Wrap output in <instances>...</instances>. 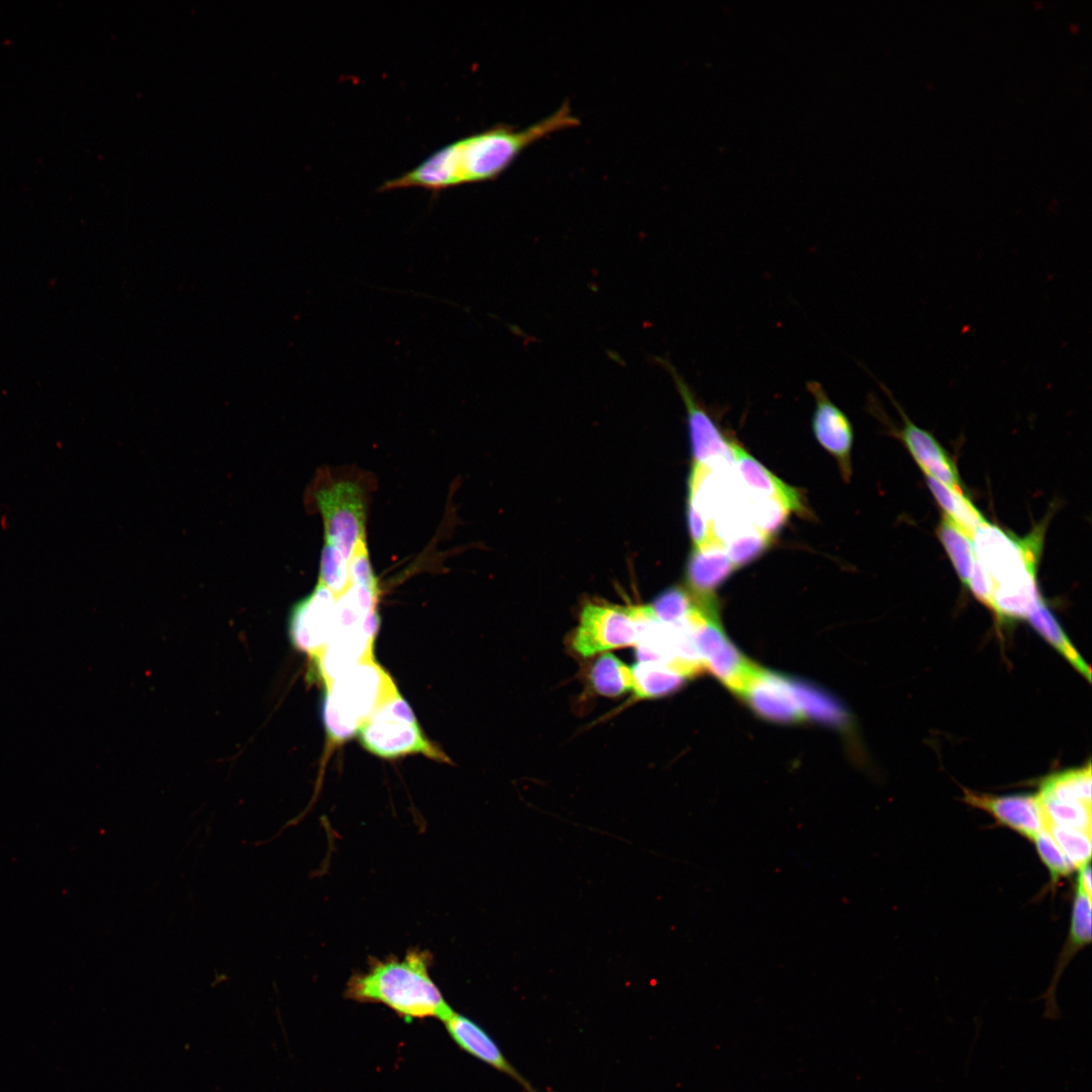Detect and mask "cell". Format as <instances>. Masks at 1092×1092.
<instances>
[{
    "mask_svg": "<svg viewBox=\"0 0 1092 1092\" xmlns=\"http://www.w3.org/2000/svg\"><path fill=\"white\" fill-rule=\"evenodd\" d=\"M589 680L593 689L604 697H619L633 688L631 667L612 653H604L594 662Z\"/></svg>",
    "mask_w": 1092,
    "mask_h": 1092,
    "instance_id": "d4e9b609",
    "label": "cell"
},
{
    "mask_svg": "<svg viewBox=\"0 0 1092 1092\" xmlns=\"http://www.w3.org/2000/svg\"><path fill=\"white\" fill-rule=\"evenodd\" d=\"M1091 763L1044 778L1037 793L1040 797L1091 805Z\"/></svg>",
    "mask_w": 1092,
    "mask_h": 1092,
    "instance_id": "44dd1931",
    "label": "cell"
},
{
    "mask_svg": "<svg viewBox=\"0 0 1092 1092\" xmlns=\"http://www.w3.org/2000/svg\"><path fill=\"white\" fill-rule=\"evenodd\" d=\"M358 733L365 749L384 758L421 753L447 761L446 755L422 733L412 709L399 694L380 706Z\"/></svg>",
    "mask_w": 1092,
    "mask_h": 1092,
    "instance_id": "5b68a950",
    "label": "cell"
},
{
    "mask_svg": "<svg viewBox=\"0 0 1092 1092\" xmlns=\"http://www.w3.org/2000/svg\"><path fill=\"white\" fill-rule=\"evenodd\" d=\"M430 951L410 949L403 958H370L364 972L348 980L344 995L358 1003L382 1004L405 1021L440 1019L451 1008L434 983Z\"/></svg>",
    "mask_w": 1092,
    "mask_h": 1092,
    "instance_id": "3957f363",
    "label": "cell"
},
{
    "mask_svg": "<svg viewBox=\"0 0 1092 1092\" xmlns=\"http://www.w3.org/2000/svg\"><path fill=\"white\" fill-rule=\"evenodd\" d=\"M378 626L379 616L375 611L363 624L333 633L323 650L314 656L326 687L357 664L373 659V641Z\"/></svg>",
    "mask_w": 1092,
    "mask_h": 1092,
    "instance_id": "30bf717a",
    "label": "cell"
},
{
    "mask_svg": "<svg viewBox=\"0 0 1092 1092\" xmlns=\"http://www.w3.org/2000/svg\"><path fill=\"white\" fill-rule=\"evenodd\" d=\"M1029 624L1086 679H1091V669L1069 640L1060 623L1043 603L1036 604L1026 618Z\"/></svg>",
    "mask_w": 1092,
    "mask_h": 1092,
    "instance_id": "ffe728a7",
    "label": "cell"
},
{
    "mask_svg": "<svg viewBox=\"0 0 1092 1092\" xmlns=\"http://www.w3.org/2000/svg\"><path fill=\"white\" fill-rule=\"evenodd\" d=\"M694 638L705 669L739 696L758 666L748 660L727 638L721 627L718 611L705 614L696 623Z\"/></svg>",
    "mask_w": 1092,
    "mask_h": 1092,
    "instance_id": "ba28073f",
    "label": "cell"
},
{
    "mask_svg": "<svg viewBox=\"0 0 1092 1092\" xmlns=\"http://www.w3.org/2000/svg\"><path fill=\"white\" fill-rule=\"evenodd\" d=\"M879 385L900 413L903 426L898 435L925 475L952 488H962L957 467L938 441L908 418L888 387L881 382Z\"/></svg>",
    "mask_w": 1092,
    "mask_h": 1092,
    "instance_id": "2e32d148",
    "label": "cell"
},
{
    "mask_svg": "<svg viewBox=\"0 0 1092 1092\" xmlns=\"http://www.w3.org/2000/svg\"><path fill=\"white\" fill-rule=\"evenodd\" d=\"M1045 829L1056 840L1073 869L1078 870L1090 863L1091 832L1054 824H1046Z\"/></svg>",
    "mask_w": 1092,
    "mask_h": 1092,
    "instance_id": "83f0119b",
    "label": "cell"
},
{
    "mask_svg": "<svg viewBox=\"0 0 1092 1092\" xmlns=\"http://www.w3.org/2000/svg\"><path fill=\"white\" fill-rule=\"evenodd\" d=\"M723 542L694 548L686 568L689 592L699 600L714 598V592L736 570Z\"/></svg>",
    "mask_w": 1092,
    "mask_h": 1092,
    "instance_id": "ac0fdd59",
    "label": "cell"
},
{
    "mask_svg": "<svg viewBox=\"0 0 1092 1092\" xmlns=\"http://www.w3.org/2000/svg\"><path fill=\"white\" fill-rule=\"evenodd\" d=\"M440 1020L453 1041L465 1053L511 1077L527 1092L535 1088L505 1056L497 1042L478 1023L450 1008Z\"/></svg>",
    "mask_w": 1092,
    "mask_h": 1092,
    "instance_id": "5bb4252c",
    "label": "cell"
},
{
    "mask_svg": "<svg viewBox=\"0 0 1092 1092\" xmlns=\"http://www.w3.org/2000/svg\"><path fill=\"white\" fill-rule=\"evenodd\" d=\"M1033 841L1038 856L1049 870L1053 883H1057L1071 874L1072 864L1046 829L1040 832Z\"/></svg>",
    "mask_w": 1092,
    "mask_h": 1092,
    "instance_id": "1f68e13d",
    "label": "cell"
},
{
    "mask_svg": "<svg viewBox=\"0 0 1092 1092\" xmlns=\"http://www.w3.org/2000/svg\"><path fill=\"white\" fill-rule=\"evenodd\" d=\"M324 518L325 540L350 561L365 542L364 491L353 481H339L315 493Z\"/></svg>",
    "mask_w": 1092,
    "mask_h": 1092,
    "instance_id": "8992f818",
    "label": "cell"
},
{
    "mask_svg": "<svg viewBox=\"0 0 1092 1092\" xmlns=\"http://www.w3.org/2000/svg\"><path fill=\"white\" fill-rule=\"evenodd\" d=\"M638 631L631 607L588 603L580 614L572 647L582 656L636 645Z\"/></svg>",
    "mask_w": 1092,
    "mask_h": 1092,
    "instance_id": "52a82bcc",
    "label": "cell"
},
{
    "mask_svg": "<svg viewBox=\"0 0 1092 1092\" xmlns=\"http://www.w3.org/2000/svg\"><path fill=\"white\" fill-rule=\"evenodd\" d=\"M533 1092H539V1091L535 1089Z\"/></svg>",
    "mask_w": 1092,
    "mask_h": 1092,
    "instance_id": "e575fe53",
    "label": "cell"
},
{
    "mask_svg": "<svg viewBox=\"0 0 1092 1092\" xmlns=\"http://www.w3.org/2000/svg\"><path fill=\"white\" fill-rule=\"evenodd\" d=\"M351 582L349 561L337 548L326 543L321 557L320 584L330 589L335 597H339Z\"/></svg>",
    "mask_w": 1092,
    "mask_h": 1092,
    "instance_id": "f546056e",
    "label": "cell"
},
{
    "mask_svg": "<svg viewBox=\"0 0 1092 1092\" xmlns=\"http://www.w3.org/2000/svg\"><path fill=\"white\" fill-rule=\"evenodd\" d=\"M687 520L694 548H702L716 542H721L714 534L713 527L706 520L701 510L690 499H688L687 504Z\"/></svg>",
    "mask_w": 1092,
    "mask_h": 1092,
    "instance_id": "d6a6232c",
    "label": "cell"
},
{
    "mask_svg": "<svg viewBox=\"0 0 1092 1092\" xmlns=\"http://www.w3.org/2000/svg\"><path fill=\"white\" fill-rule=\"evenodd\" d=\"M1074 897L1068 945L1063 953L1065 962L1091 941V896L1076 889ZM1064 962V963H1065ZM1063 963V964H1064Z\"/></svg>",
    "mask_w": 1092,
    "mask_h": 1092,
    "instance_id": "f1b7e54d",
    "label": "cell"
},
{
    "mask_svg": "<svg viewBox=\"0 0 1092 1092\" xmlns=\"http://www.w3.org/2000/svg\"><path fill=\"white\" fill-rule=\"evenodd\" d=\"M739 697L765 720L792 724L805 719L791 681L759 666Z\"/></svg>",
    "mask_w": 1092,
    "mask_h": 1092,
    "instance_id": "9a60e30c",
    "label": "cell"
},
{
    "mask_svg": "<svg viewBox=\"0 0 1092 1092\" xmlns=\"http://www.w3.org/2000/svg\"><path fill=\"white\" fill-rule=\"evenodd\" d=\"M335 595L322 584L292 610L289 635L294 647L316 656L335 631Z\"/></svg>",
    "mask_w": 1092,
    "mask_h": 1092,
    "instance_id": "8fae6325",
    "label": "cell"
},
{
    "mask_svg": "<svg viewBox=\"0 0 1092 1092\" xmlns=\"http://www.w3.org/2000/svg\"><path fill=\"white\" fill-rule=\"evenodd\" d=\"M579 123L564 103L527 127L496 124L441 147L413 169L383 182L377 191L422 188L438 195L450 188L492 181L533 144Z\"/></svg>",
    "mask_w": 1092,
    "mask_h": 1092,
    "instance_id": "6da1fadb",
    "label": "cell"
},
{
    "mask_svg": "<svg viewBox=\"0 0 1092 1092\" xmlns=\"http://www.w3.org/2000/svg\"><path fill=\"white\" fill-rule=\"evenodd\" d=\"M771 542L772 537L759 529H753L732 537L726 551L734 565L741 567L760 557Z\"/></svg>",
    "mask_w": 1092,
    "mask_h": 1092,
    "instance_id": "4dcf8cb0",
    "label": "cell"
},
{
    "mask_svg": "<svg viewBox=\"0 0 1092 1092\" xmlns=\"http://www.w3.org/2000/svg\"><path fill=\"white\" fill-rule=\"evenodd\" d=\"M790 681L804 716L837 727L847 724L846 712L833 697L808 682L796 679Z\"/></svg>",
    "mask_w": 1092,
    "mask_h": 1092,
    "instance_id": "603a6c76",
    "label": "cell"
},
{
    "mask_svg": "<svg viewBox=\"0 0 1092 1092\" xmlns=\"http://www.w3.org/2000/svg\"><path fill=\"white\" fill-rule=\"evenodd\" d=\"M937 536L958 576L967 585L976 562L973 536L946 516L939 523Z\"/></svg>",
    "mask_w": 1092,
    "mask_h": 1092,
    "instance_id": "cb8c5ba5",
    "label": "cell"
},
{
    "mask_svg": "<svg viewBox=\"0 0 1092 1092\" xmlns=\"http://www.w3.org/2000/svg\"><path fill=\"white\" fill-rule=\"evenodd\" d=\"M927 486L944 511L948 519L973 536L975 531L987 520L974 506L962 488H952L930 476H926Z\"/></svg>",
    "mask_w": 1092,
    "mask_h": 1092,
    "instance_id": "7402d4cb",
    "label": "cell"
},
{
    "mask_svg": "<svg viewBox=\"0 0 1092 1092\" xmlns=\"http://www.w3.org/2000/svg\"><path fill=\"white\" fill-rule=\"evenodd\" d=\"M649 607L660 622L678 627L688 623L700 610V603L689 590L671 586L660 593Z\"/></svg>",
    "mask_w": 1092,
    "mask_h": 1092,
    "instance_id": "484cf974",
    "label": "cell"
},
{
    "mask_svg": "<svg viewBox=\"0 0 1092 1092\" xmlns=\"http://www.w3.org/2000/svg\"><path fill=\"white\" fill-rule=\"evenodd\" d=\"M631 669L632 691L638 699L667 696L678 690L688 679L674 668L657 661H638Z\"/></svg>",
    "mask_w": 1092,
    "mask_h": 1092,
    "instance_id": "d6986e66",
    "label": "cell"
},
{
    "mask_svg": "<svg viewBox=\"0 0 1092 1092\" xmlns=\"http://www.w3.org/2000/svg\"><path fill=\"white\" fill-rule=\"evenodd\" d=\"M1037 795V794H1036ZM1046 824L1091 832V805L1038 796Z\"/></svg>",
    "mask_w": 1092,
    "mask_h": 1092,
    "instance_id": "4316f807",
    "label": "cell"
},
{
    "mask_svg": "<svg viewBox=\"0 0 1092 1092\" xmlns=\"http://www.w3.org/2000/svg\"><path fill=\"white\" fill-rule=\"evenodd\" d=\"M964 802L991 815L998 824L1033 840L1046 821L1037 795L996 796L964 789Z\"/></svg>",
    "mask_w": 1092,
    "mask_h": 1092,
    "instance_id": "7c38bea8",
    "label": "cell"
},
{
    "mask_svg": "<svg viewBox=\"0 0 1092 1092\" xmlns=\"http://www.w3.org/2000/svg\"><path fill=\"white\" fill-rule=\"evenodd\" d=\"M730 448L740 474L750 487L778 500L788 512L805 518L810 516L800 489L790 486L772 474L733 438H730Z\"/></svg>",
    "mask_w": 1092,
    "mask_h": 1092,
    "instance_id": "e0dca14e",
    "label": "cell"
},
{
    "mask_svg": "<svg viewBox=\"0 0 1092 1092\" xmlns=\"http://www.w3.org/2000/svg\"><path fill=\"white\" fill-rule=\"evenodd\" d=\"M1042 542V526L1019 538L986 521L973 534L976 561L991 584L988 608L998 618L1026 619L1041 600L1036 566Z\"/></svg>",
    "mask_w": 1092,
    "mask_h": 1092,
    "instance_id": "7a4b0ae2",
    "label": "cell"
},
{
    "mask_svg": "<svg viewBox=\"0 0 1092 1092\" xmlns=\"http://www.w3.org/2000/svg\"><path fill=\"white\" fill-rule=\"evenodd\" d=\"M1076 889L1091 896L1092 885L1090 863H1087L1082 868L1078 869Z\"/></svg>",
    "mask_w": 1092,
    "mask_h": 1092,
    "instance_id": "836d02e7",
    "label": "cell"
},
{
    "mask_svg": "<svg viewBox=\"0 0 1092 1092\" xmlns=\"http://www.w3.org/2000/svg\"><path fill=\"white\" fill-rule=\"evenodd\" d=\"M654 360L670 375L686 407L694 464L706 466L713 459L733 457L730 438L722 433L677 369L665 358L655 357Z\"/></svg>",
    "mask_w": 1092,
    "mask_h": 1092,
    "instance_id": "9c48e42d",
    "label": "cell"
},
{
    "mask_svg": "<svg viewBox=\"0 0 1092 1092\" xmlns=\"http://www.w3.org/2000/svg\"><path fill=\"white\" fill-rule=\"evenodd\" d=\"M807 389L815 400L812 430L818 443L836 460L842 478L851 475L850 453L853 441L852 427L845 414L828 397L823 386L809 381Z\"/></svg>",
    "mask_w": 1092,
    "mask_h": 1092,
    "instance_id": "4fadbf2b",
    "label": "cell"
},
{
    "mask_svg": "<svg viewBox=\"0 0 1092 1092\" xmlns=\"http://www.w3.org/2000/svg\"><path fill=\"white\" fill-rule=\"evenodd\" d=\"M326 688L324 724L333 743L351 738L380 706L398 694L390 675L374 659L357 664Z\"/></svg>",
    "mask_w": 1092,
    "mask_h": 1092,
    "instance_id": "277c9868",
    "label": "cell"
}]
</instances>
